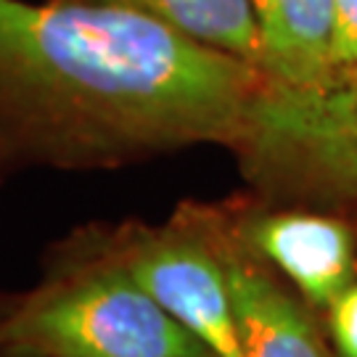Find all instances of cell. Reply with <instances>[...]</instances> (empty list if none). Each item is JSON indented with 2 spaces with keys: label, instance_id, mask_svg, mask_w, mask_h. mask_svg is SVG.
Wrapping results in <instances>:
<instances>
[{
  "label": "cell",
  "instance_id": "1",
  "mask_svg": "<svg viewBox=\"0 0 357 357\" xmlns=\"http://www.w3.org/2000/svg\"><path fill=\"white\" fill-rule=\"evenodd\" d=\"M265 75L109 0H0V153L96 169L199 143L238 151Z\"/></svg>",
  "mask_w": 357,
  "mask_h": 357
},
{
  "label": "cell",
  "instance_id": "2",
  "mask_svg": "<svg viewBox=\"0 0 357 357\" xmlns=\"http://www.w3.org/2000/svg\"><path fill=\"white\" fill-rule=\"evenodd\" d=\"M13 357H199L209 352L103 249L75 243L48 278L0 318Z\"/></svg>",
  "mask_w": 357,
  "mask_h": 357
},
{
  "label": "cell",
  "instance_id": "3",
  "mask_svg": "<svg viewBox=\"0 0 357 357\" xmlns=\"http://www.w3.org/2000/svg\"><path fill=\"white\" fill-rule=\"evenodd\" d=\"M172 320L217 357H243L225 255V209L185 204L162 228L96 233Z\"/></svg>",
  "mask_w": 357,
  "mask_h": 357
},
{
  "label": "cell",
  "instance_id": "4",
  "mask_svg": "<svg viewBox=\"0 0 357 357\" xmlns=\"http://www.w3.org/2000/svg\"><path fill=\"white\" fill-rule=\"evenodd\" d=\"M241 243L296 286L310 310H328L357 278V233L342 217L302 209L230 212Z\"/></svg>",
  "mask_w": 357,
  "mask_h": 357
},
{
  "label": "cell",
  "instance_id": "5",
  "mask_svg": "<svg viewBox=\"0 0 357 357\" xmlns=\"http://www.w3.org/2000/svg\"><path fill=\"white\" fill-rule=\"evenodd\" d=\"M262 40V75L275 90L312 103L355 109L333 69V0H252Z\"/></svg>",
  "mask_w": 357,
  "mask_h": 357
},
{
  "label": "cell",
  "instance_id": "6",
  "mask_svg": "<svg viewBox=\"0 0 357 357\" xmlns=\"http://www.w3.org/2000/svg\"><path fill=\"white\" fill-rule=\"evenodd\" d=\"M225 255L243 357H333L310 307L281 286L233 230L225 209Z\"/></svg>",
  "mask_w": 357,
  "mask_h": 357
},
{
  "label": "cell",
  "instance_id": "7",
  "mask_svg": "<svg viewBox=\"0 0 357 357\" xmlns=\"http://www.w3.org/2000/svg\"><path fill=\"white\" fill-rule=\"evenodd\" d=\"M165 22L215 51L262 69V40L252 0H109Z\"/></svg>",
  "mask_w": 357,
  "mask_h": 357
},
{
  "label": "cell",
  "instance_id": "8",
  "mask_svg": "<svg viewBox=\"0 0 357 357\" xmlns=\"http://www.w3.org/2000/svg\"><path fill=\"white\" fill-rule=\"evenodd\" d=\"M336 6V40L333 69L339 88L355 96L357 88V0H333Z\"/></svg>",
  "mask_w": 357,
  "mask_h": 357
},
{
  "label": "cell",
  "instance_id": "9",
  "mask_svg": "<svg viewBox=\"0 0 357 357\" xmlns=\"http://www.w3.org/2000/svg\"><path fill=\"white\" fill-rule=\"evenodd\" d=\"M328 336H331L333 355L336 357H357V278L328 310Z\"/></svg>",
  "mask_w": 357,
  "mask_h": 357
},
{
  "label": "cell",
  "instance_id": "10",
  "mask_svg": "<svg viewBox=\"0 0 357 357\" xmlns=\"http://www.w3.org/2000/svg\"><path fill=\"white\" fill-rule=\"evenodd\" d=\"M199 357H217V355H212V352H204V355H199Z\"/></svg>",
  "mask_w": 357,
  "mask_h": 357
},
{
  "label": "cell",
  "instance_id": "11",
  "mask_svg": "<svg viewBox=\"0 0 357 357\" xmlns=\"http://www.w3.org/2000/svg\"><path fill=\"white\" fill-rule=\"evenodd\" d=\"M355 106H357V88H355Z\"/></svg>",
  "mask_w": 357,
  "mask_h": 357
}]
</instances>
